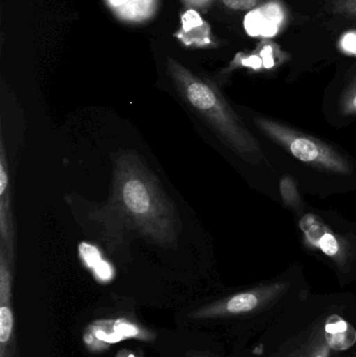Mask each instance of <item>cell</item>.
I'll use <instances>...</instances> for the list:
<instances>
[{"instance_id": "1", "label": "cell", "mask_w": 356, "mask_h": 357, "mask_svg": "<svg viewBox=\"0 0 356 357\" xmlns=\"http://www.w3.org/2000/svg\"><path fill=\"white\" fill-rule=\"evenodd\" d=\"M110 209L127 226L161 247H175L179 216L158 178L136 153L119 155L114 163Z\"/></svg>"}, {"instance_id": "2", "label": "cell", "mask_w": 356, "mask_h": 357, "mask_svg": "<svg viewBox=\"0 0 356 357\" xmlns=\"http://www.w3.org/2000/svg\"><path fill=\"white\" fill-rule=\"evenodd\" d=\"M167 70L186 105L232 151L245 160L255 161L261 158L258 142L245 127L215 84L192 73L171 56L167 60Z\"/></svg>"}, {"instance_id": "3", "label": "cell", "mask_w": 356, "mask_h": 357, "mask_svg": "<svg viewBox=\"0 0 356 357\" xmlns=\"http://www.w3.org/2000/svg\"><path fill=\"white\" fill-rule=\"evenodd\" d=\"M254 123L261 133L298 160L338 175L353 173L349 161L328 144L265 117H255Z\"/></svg>"}, {"instance_id": "4", "label": "cell", "mask_w": 356, "mask_h": 357, "mask_svg": "<svg viewBox=\"0 0 356 357\" xmlns=\"http://www.w3.org/2000/svg\"><path fill=\"white\" fill-rule=\"evenodd\" d=\"M0 249L6 252L12 261L15 250V227L10 174L2 134L0 136Z\"/></svg>"}, {"instance_id": "5", "label": "cell", "mask_w": 356, "mask_h": 357, "mask_svg": "<svg viewBox=\"0 0 356 357\" xmlns=\"http://www.w3.org/2000/svg\"><path fill=\"white\" fill-rule=\"evenodd\" d=\"M281 19L279 6L269 3L259 10H253L245 20V26L252 36H273L277 33Z\"/></svg>"}, {"instance_id": "6", "label": "cell", "mask_w": 356, "mask_h": 357, "mask_svg": "<svg viewBox=\"0 0 356 357\" xmlns=\"http://www.w3.org/2000/svg\"><path fill=\"white\" fill-rule=\"evenodd\" d=\"M325 339L328 346L336 351H344L355 345V328L341 317L332 316L325 325Z\"/></svg>"}, {"instance_id": "7", "label": "cell", "mask_w": 356, "mask_h": 357, "mask_svg": "<svg viewBox=\"0 0 356 357\" xmlns=\"http://www.w3.org/2000/svg\"><path fill=\"white\" fill-rule=\"evenodd\" d=\"M182 29L181 39L185 40L190 37V39L186 42L188 46H194V47H205L210 42V38L207 37L209 35V26L196 10H189L182 17Z\"/></svg>"}, {"instance_id": "8", "label": "cell", "mask_w": 356, "mask_h": 357, "mask_svg": "<svg viewBox=\"0 0 356 357\" xmlns=\"http://www.w3.org/2000/svg\"><path fill=\"white\" fill-rule=\"evenodd\" d=\"M258 304V297L256 294L249 293L238 294L228 301L227 310L232 314H240V312H251Z\"/></svg>"}, {"instance_id": "9", "label": "cell", "mask_w": 356, "mask_h": 357, "mask_svg": "<svg viewBox=\"0 0 356 357\" xmlns=\"http://www.w3.org/2000/svg\"><path fill=\"white\" fill-rule=\"evenodd\" d=\"M342 112L349 116L356 115V75L343 94Z\"/></svg>"}, {"instance_id": "10", "label": "cell", "mask_w": 356, "mask_h": 357, "mask_svg": "<svg viewBox=\"0 0 356 357\" xmlns=\"http://www.w3.org/2000/svg\"><path fill=\"white\" fill-rule=\"evenodd\" d=\"M280 188H281V195L284 202L288 205L297 207L299 204V193L293 178L290 177L282 178L281 187Z\"/></svg>"}, {"instance_id": "11", "label": "cell", "mask_w": 356, "mask_h": 357, "mask_svg": "<svg viewBox=\"0 0 356 357\" xmlns=\"http://www.w3.org/2000/svg\"><path fill=\"white\" fill-rule=\"evenodd\" d=\"M330 10L334 14L356 18V0H332Z\"/></svg>"}, {"instance_id": "12", "label": "cell", "mask_w": 356, "mask_h": 357, "mask_svg": "<svg viewBox=\"0 0 356 357\" xmlns=\"http://www.w3.org/2000/svg\"><path fill=\"white\" fill-rule=\"evenodd\" d=\"M13 329V314L10 308H0V342L6 344L10 340Z\"/></svg>"}, {"instance_id": "13", "label": "cell", "mask_w": 356, "mask_h": 357, "mask_svg": "<svg viewBox=\"0 0 356 357\" xmlns=\"http://www.w3.org/2000/svg\"><path fill=\"white\" fill-rule=\"evenodd\" d=\"M230 10H255L259 0H222Z\"/></svg>"}, {"instance_id": "14", "label": "cell", "mask_w": 356, "mask_h": 357, "mask_svg": "<svg viewBox=\"0 0 356 357\" xmlns=\"http://www.w3.org/2000/svg\"><path fill=\"white\" fill-rule=\"evenodd\" d=\"M79 251H81L82 257L85 260L86 264H90L91 266L100 259V253L93 245L82 243Z\"/></svg>"}, {"instance_id": "15", "label": "cell", "mask_w": 356, "mask_h": 357, "mask_svg": "<svg viewBox=\"0 0 356 357\" xmlns=\"http://www.w3.org/2000/svg\"><path fill=\"white\" fill-rule=\"evenodd\" d=\"M340 45L345 52L356 56V31H348L345 33L341 38Z\"/></svg>"}, {"instance_id": "16", "label": "cell", "mask_w": 356, "mask_h": 357, "mask_svg": "<svg viewBox=\"0 0 356 357\" xmlns=\"http://www.w3.org/2000/svg\"><path fill=\"white\" fill-rule=\"evenodd\" d=\"M96 272L100 274V276L107 277L109 273H110V266H109V264H106V262L102 261L98 264V271H96Z\"/></svg>"}, {"instance_id": "17", "label": "cell", "mask_w": 356, "mask_h": 357, "mask_svg": "<svg viewBox=\"0 0 356 357\" xmlns=\"http://www.w3.org/2000/svg\"><path fill=\"white\" fill-rule=\"evenodd\" d=\"M318 357H322V356H318Z\"/></svg>"}]
</instances>
